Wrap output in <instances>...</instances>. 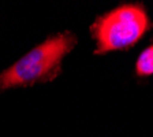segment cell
I'll return each mask as SVG.
<instances>
[{
    "instance_id": "1",
    "label": "cell",
    "mask_w": 153,
    "mask_h": 137,
    "mask_svg": "<svg viewBox=\"0 0 153 137\" xmlns=\"http://www.w3.org/2000/svg\"><path fill=\"white\" fill-rule=\"evenodd\" d=\"M75 44L76 37L70 32L51 36L0 74V91L53 80L60 71L63 58Z\"/></svg>"
},
{
    "instance_id": "2",
    "label": "cell",
    "mask_w": 153,
    "mask_h": 137,
    "mask_svg": "<svg viewBox=\"0 0 153 137\" xmlns=\"http://www.w3.org/2000/svg\"><path fill=\"white\" fill-rule=\"evenodd\" d=\"M153 28L145 7L140 3L122 4L97 16L90 32L96 40L94 54L126 51Z\"/></svg>"
},
{
    "instance_id": "3",
    "label": "cell",
    "mask_w": 153,
    "mask_h": 137,
    "mask_svg": "<svg viewBox=\"0 0 153 137\" xmlns=\"http://www.w3.org/2000/svg\"><path fill=\"white\" fill-rule=\"evenodd\" d=\"M135 74L138 77L153 76V44L140 54L135 62Z\"/></svg>"
}]
</instances>
